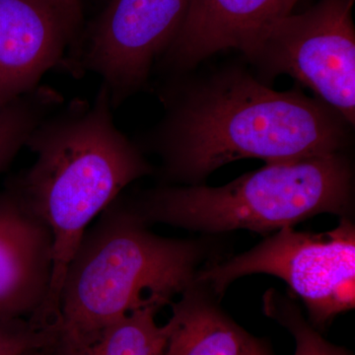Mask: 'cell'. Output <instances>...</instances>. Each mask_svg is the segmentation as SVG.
Returning <instances> with one entry per match:
<instances>
[{
	"label": "cell",
	"instance_id": "6da1fadb",
	"mask_svg": "<svg viewBox=\"0 0 355 355\" xmlns=\"http://www.w3.org/2000/svg\"><path fill=\"white\" fill-rule=\"evenodd\" d=\"M160 98L165 114L146 144L177 184H202L241 159L277 163L343 153L354 128L299 86L279 92L240 65L202 78L174 76Z\"/></svg>",
	"mask_w": 355,
	"mask_h": 355
},
{
	"label": "cell",
	"instance_id": "7a4b0ae2",
	"mask_svg": "<svg viewBox=\"0 0 355 355\" xmlns=\"http://www.w3.org/2000/svg\"><path fill=\"white\" fill-rule=\"evenodd\" d=\"M109 91L94 101L72 100L35 128L26 146L34 163L9 184L53 236L50 292L37 319L55 323L65 272L84 233L123 189L153 168L141 148L114 125Z\"/></svg>",
	"mask_w": 355,
	"mask_h": 355
},
{
	"label": "cell",
	"instance_id": "3957f363",
	"mask_svg": "<svg viewBox=\"0 0 355 355\" xmlns=\"http://www.w3.org/2000/svg\"><path fill=\"white\" fill-rule=\"evenodd\" d=\"M146 225L120 196L89 226L60 291L55 355H83L132 311L171 305L196 284L200 247L155 234Z\"/></svg>",
	"mask_w": 355,
	"mask_h": 355
},
{
	"label": "cell",
	"instance_id": "277c9868",
	"mask_svg": "<svg viewBox=\"0 0 355 355\" xmlns=\"http://www.w3.org/2000/svg\"><path fill=\"white\" fill-rule=\"evenodd\" d=\"M352 197V165L338 153L266 163L221 187H159L132 203L146 223L205 233L246 229L266 235L318 214L347 217Z\"/></svg>",
	"mask_w": 355,
	"mask_h": 355
},
{
	"label": "cell",
	"instance_id": "5b68a950",
	"mask_svg": "<svg viewBox=\"0 0 355 355\" xmlns=\"http://www.w3.org/2000/svg\"><path fill=\"white\" fill-rule=\"evenodd\" d=\"M279 277L302 299L315 326L326 324L355 305V229L347 217L324 233L284 227L246 253L198 270L196 284L217 295L246 275Z\"/></svg>",
	"mask_w": 355,
	"mask_h": 355
},
{
	"label": "cell",
	"instance_id": "8992f818",
	"mask_svg": "<svg viewBox=\"0 0 355 355\" xmlns=\"http://www.w3.org/2000/svg\"><path fill=\"white\" fill-rule=\"evenodd\" d=\"M354 0H320L282 18L244 57L263 83L287 74L355 125Z\"/></svg>",
	"mask_w": 355,
	"mask_h": 355
},
{
	"label": "cell",
	"instance_id": "52a82bcc",
	"mask_svg": "<svg viewBox=\"0 0 355 355\" xmlns=\"http://www.w3.org/2000/svg\"><path fill=\"white\" fill-rule=\"evenodd\" d=\"M191 0H111L74 62L101 77L114 109L144 88L171 46Z\"/></svg>",
	"mask_w": 355,
	"mask_h": 355
},
{
	"label": "cell",
	"instance_id": "ba28073f",
	"mask_svg": "<svg viewBox=\"0 0 355 355\" xmlns=\"http://www.w3.org/2000/svg\"><path fill=\"white\" fill-rule=\"evenodd\" d=\"M300 0H191L181 29L158 69L181 76L219 51L243 55Z\"/></svg>",
	"mask_w": 355,
	"mask_h": 355
},
{
	"label": "cell",
	"instance_id": "9c48e42d",
	"mask_svg": "<svg viewBox=\"0 0 355 355\" xmlns=\"http://www.w3.org/2000/svg\"><path fill=\"white\" fill-rule=\"evenodd\" d=\"M73 42L46 0H0V110L40 87Z\"/></svg>",
	"mask_w": 355,
	"mask_h": 355
},
{
	"label": "cell",
	"instance_id": "30bf717a",
	"mask_svg": "<svg viewBox=\"0 0 355 355\" xmlns=\"http://www.w3.org/2000/svg\"><path fill=\"white\" fill-rule=\"evenodd\" d=\"M51 275L50 229L7 188L0 193V319H36Z\"/></svg>",
	"mask_w": 355,
	"mask_h": 355
},
{
	"label": "cell",
	"instance_id": "8fae6325",
	"mask_svg": "<svg viewBox=\"0 0 355 355\" xmlns=\"http://www.w3.org/2000/svg\"><path fill=\"white\" fill-rule=\"evenodd\" d=\"M164 355H244L252 338L214 303L197 284L172 303Z\"/></svg>",
	"mask_w": 355,
	"mask_h": 355
},
{
	"label": "cell",
	"instance_id": "7c38bea8",
	"mask_svg": "<svg viewBox=\"0 0 355 355\" xmlns=\"http://www.w3.org/2000/svg\"><path fill=\"white\" fill-rule=\"evenodd\" d=\"M158 304L132 311L105 331L83 355H164L170 324L156 322Z\"/></svg>",
	"mask_w": 355,
	"mask_h": 355
},
{
	"label": "cell",
	"instance_id": "4fadbf2b",
	"mask_svg": "<svg viewBox=\"0 0 355 355\" xmlns=\"http://www.w3.org/2000/svg\"><path fill=\"white\" fill-rule=\"evenodd\" d=\"M62 101L57 91L41 85L0 110V175L26 146L33 130Z\"/></svg>",
	"mask_w": 355,
	"mask_h": 355
},
{
	"label": "cell",
	"instance_id": "5bb4252c",
	"mask_svg": "<svg viewBox=\"0 0 355 355\" xmlns=\"http://www.w3.org/2000/svg\"><path fill=\"white\" fill-rule=\"evenodd\" d=\"M263 308L268 316L277 320L293 336L294 355H352L349 350L333 345L320 335L312 324L306 321L295 303L277 291L266 292Z\"/></svg>",
	"mask_w": 355,
	"mask_h": 355
},
{
	"label": "cell",
	"instance_id": "9a60e30c",
	"mask_svg": "<svg viewBox=\"0 0 355 355\" xmlns=\"http://www.w3.org/2000/svg\"><path fill=\"white\" fill-rule=\"evenodd\" d=\"M55 326H43L27 318L0 319V355H23L32 350H51Z\"/></svg>",
	"mask_w": 355,
	"mask_h": 355
},
{
	"label": "cell",
	"instance_id": "2e32d148",
	"mask_svg": "<svg viewBox=\"0 0 355 355\" xmlns=\"http://www.w3.org/2000/svg\"><path fill=\"white\" fill-rule=\"evenodd\" d=\"M46 1L62 17L76 41L81 21H83L80 1L79 0H46Z\"/></svg>",
	"mask_w": 355,
	"mask_h": 355
},
{
	"label": "cell",
	"instance_id": "e0dca14e",
	"mask_svg": "<svg viewBox=\"0 0 355 355\" xmlns=\"http://www.w3.org/2000/svg\"><path fill=\"white\" fill-rule=\"evenodd\" d=\"M244 355H272L270 349L266 347L263 342L257 340V338H252L251 343H250L249 347Z\"/></svg>",
	"mask_w": 355,
	"mask_h": 355
},
{
	"label": "cell",
	"instance_id": "ac0fdd59",
	"mask_svg": "<svg viewBox=\"0 0 355 355\" xmlns=\"http://www.w3.org/2000/svg\"><path fill=\"white\" fill-rule=\"evenodd\" d=\"M46 352H48V350L46 349L32 350V352H27V354L23 355H46Z\"/></svg>",
	"mask_w": 355,
	"mask_h": 355
}]
</instances>
